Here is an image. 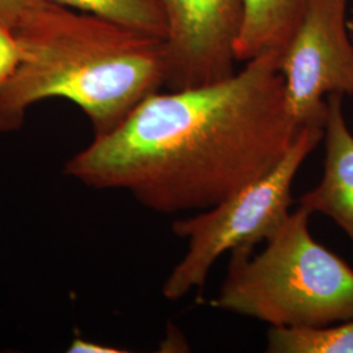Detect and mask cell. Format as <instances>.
<instances>
[{
  "label": "cell",
  "instance_id": "obj_12",
  "mask_svg": "<svg viewBox=\"0 0 353 353\" xmlns=\"http://www.w3.org/2000/svg\"><path fill=\"white\" fill-rule=\"evenodd\" d=\"M36 3L37 0H0V23L14 32Z\"/></svg>",
  "mask_w": 353,
  "mask_h": 353
},
{
  "label": "cell",
  "instance_id": "obj_2",
  "mask_svg": "<svg viewBox=\"0 0 353 353\" xmlns=\"http://www.w3.org/2000/svg\"><path fill=\"white\" fill-rule=\"evenodd\" d=\"M13 34L20 62L0 87V134L20 130L34 103L65 99L101 137L165 85L164 38L100 16L37 0Z\"/></svg>",
  "mask_w": 353,
  "mask_h": 353
},
{
  "label": "cell",
  "instance_id": "obj_11",
  "mask_svg": "<svg viewBox=\"0 0 353 353\" xmlns=\"http://www.w3.org/2000/svg\"><path fill=\"white\" fill-rule=\"evenodd\" d=\"M20 62V51L12 30L0 23V87L8 81Z\"/></svg>",
  "mask_w": 353,
  "mask_h": 353
},
{
  "label": "cell",
  "instance_id": "obj_14",
  "mask_svg": "<svg viewBox=\"0 0 353 353\" xmlns=\"http://www.w3.org/2000/svg\"><path fill=\"white\" fill-rule=\"evenodd\" d=\"M348 30H350V34L353 41V16L351 19H348Z\"/></svg>",
  "mask_w": 353,
  "mask_h": 353
},
{
  "label": "cell",
  "instance_id": "obj_8",
  "mask_svg": "<svg viewBox=\"0 0 353 353\" xmlns=\"http://www.w3.org/2000/svg\"><path fill=\"white\" fill-rule=\"evenodd\" d=\"M306 0H243L245 17L236 45L237 62L281 54L300 21Z\"/></svg>",
  "mask_w": 353,
  "mask_h": 353
},
{
  "label": "cell",
  "instance_id": "obj_10",
  "mask_svg": "<svg viewBox=\"0 0 353 353\" xmlns=\"http://www.w3.org/2000/svg\"><path fill=\"white\" fill-rule=\"evenodd\" d=\"M79 12L96 14L140 32L166 37V20L160 0H50Z\"/></svg>",
  "mask_w": 353,
  "mask_h": 353
},
{
  "label": "cell",
  "instance_id": "obj_7",
  "mask_svg": "<svg viewBox=\"0 0 353 353\" xmlns=\"http://www.w3.org/2000/svg\"><path fill=\"white\" fill-rule=\"evenodd\" d=\"M341 94L327 97L323 125V174L314 189L299 199V205L310 214L330 217L353 248V135L343 112Z\"/></svg>",
  "mask_w": 353,
  "mask_h": 353
},
{
  "label": "cell",
  "instance_id": "obj_9",
  "mask_svg": "<svg viewBox=\"0 0 353 353\" xmlns=\"http://www.w3.org/2000/svg\"><path fill=\"white\" fill-rule=\"evenodd\" d=\"M270 353H353V318L326 327H271Z\"/></svg>",
  "mask_w": 353,
  "mask_h": 353
},
{
  "label": "cell",
  "instance_id": "obj_1",
  "mask_svg": "<svg viewBox=\"0 0 353 353\" xmlns=\"http://www.w3.org/2000/svg\"><path fill=\"white\" fill-rule=\"evenodd\" d=\"M303 127L280 54L270 52L225 80L148 96L64 173L92 189L125 190L159 214L203 211L271 172Z\"/></svg>",
  "mask_w": 353,
  "mask_h": 353
},
{
  "label": "cell",
  "instance_id": "obj_4",
  "mask_svg": "<svg viewBox=\"0 0 353 353\" xmlns=\"http://www.w3.org/2000/svg\"><path fill=\"white\" fill-rule=\"evenodd\" d=\"M323 139V126H303L288 153L271 172L224 202L173 223L188 240V252L163 285L169 301L202 290L216 261L239 248L254 249L268 240L290 214L292 186L300 168Z\"/></svg>",
  "mask_w": 353,
  "mask_h": 353
},
{
  "label": "cell",
  "instance_id": "obj_13",
  "mask_svg": "<svg viewBox=\"0 0 353 353\" xmlns=\"http://www.w3.org/2000/svg\"><path fill=\"white\" fill-rule=\"evenodd\" d=\"M71 353H123L125 350H118L112 345H105L96 341H85L81 338H75L68 347Z\"/></svg>",
  "mask_w": 353,
  "mask_h": 353
},
{
  "label": "cell",
  "instance_id": "obj_6",
  "mask_svg": "<svg viewBox=\"0 0 353 353\" xmlns=\"http://www.w3.org/2000/svg\"><path fill=\"white\" fill-rule=\"evenodd\" d=\"M166 20L169 90L198 88L234 75L243 0H160Z\"/></svg>",
  "mask_w": 353,
  "mask_h": 353
},
{
  "label": "cell",
  "instance_id": "obj_5",
  "mask_svg": "<svg viewBox=\"0 0 353 353\" xmlns=\"http://www.w3.org/2000/svg\"><path fill=\"white\" fill-rule=\"evenodd\" d=\"M350 0H306L303 14L280 54L290 113L301 125L323 126L330 94L353 96Z\"/></svg>",
  "mask_w": 353,
  "mask_h": 353
},
{
  "label": "cell",
  "instance_id": "obj_3",
  "mask_svg": "<svg viewBox=\"0 0 353 353\" xmlns=\"http://www.w3.org/2000/svg\"><path fill=\"white\" fill-rule=\"evenodd\" d=\"M299 205L258 254L232 252L227 278L208 305L271 327H326L353 318V268L314 240Z\"/></svg>",
  "mask_w": 353,
  "mask_h": 353
}]
</instances>
